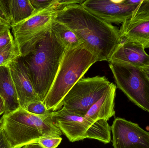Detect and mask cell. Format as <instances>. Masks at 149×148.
Masks as SVG:
<instances>
[{"label":"cell","instance_id":"obj_30","mask_svg":"<svg viewBox=\"0 0 149 148\" xmlns=\"http://www.w3.org/2000/svg\"></svg>","mask_w":149,"mask_h":148},{"label":"cell","instance_id":"obj_6","mask_svg":"<svg viewBox=\"0 0 149 148\" xmlns=\"http://www.w3.org/2000/svg\"><path fill=\"white\" fill-rule=\"evenodd\" d=\"M112 83L104 76L81 78L67 93L62 101V107L73 114L85 116Z\"/></svg>","mask_w":149,"mask_h":148},{"label":"cell","instance_id":"obj_28","mask_svg":"<svg viewBox=\"0 0 149 148\" xmlns=\"http://www.w3.org/2000/svg\"><path fill=\"white\" fill-rule=\"evenodd\" d=\"M5 110H6V109H5L4 102L0 96V115L2 114H4L5 112Z\"/></svg>","mask_w":149,"mask_h":148},{"label":"cell","instance_id":"obj_17","mask_svg":"<svg viewBox=\"0 0 149 148\" xmlns=\"http://www.w3.org/2000/svg\"><path fill=\"white\" fill-rule=\"evenodd\" d=\"M51 30L66 50L73 49L81 46L76 35L65 24L54 20Z\"/></svg>","mask_w":149,"mask_h":148},{"label":"cell","instance_id":"obj_22","mask_svg":"<svg viewBox=\"0 0 149 148\" xmlns=\"http://www.w3.org/2000/svg\"><path fill=\"white\" fill-rule=\"evenodd\" d=\"M62 138L58 136L44 137L36 143H38L45 148H56L62 142Z\"/></svg>","mask_w":149,"mask_h":148},{"label":"cell","instance_id":"obj_25","mask_svg":"<svg viewBox=\"0 0 149 148\" xmlns=\"http://www.w3.org/2000/svg\"><path fill=\"white\" fill-rule=\"evenodd\" d=\"M0 148H12L0 126Z\"/></svg>","mask_w":149,"mask_h":148},{"label":"cell","instance_id":"obj_16","mask_svg":"<svg viewBox=\"0 0 149 148\" xmlns=\"http://www.w3.org/2000/svg\"><path fill=\"white\" fill-rule=\"evenodd\" d=\"M11 27L28 19L35 13L30 0H7Z\"/></svg>","mask_w":149,"mask_h":148},{"label":"cell","instance_id":"obj_23","mask_svg":"<svg viewBox=\"0 0 149 148\" xmlns=\"http://www.w3.org/2000/svg\"><path fill=\"white\" fill-rule=\"evenodd\" d=\"M0 19L10 25V18L7 0H0Z\"/></svg>","mask_w":149,"mask_h":148},{"label":"cell","instance_id":"obj_12","mask_svg":"<svg viewBox=\"0 0 149 148\" xmlns=\"http://www.w3.org/2000/svg\"><path fill=\"white\" fill-rule=\"evenodd\" d=\"M111 62L130 64L142 69L149 65V55L141 43L124 40L116 48L109 62Z\"/></svg>","mask_w":149,"mask_h":148},{"label":"cell","instance_id":"obj_5","mask_svg":"<svg viewBox=\"0 0 149 148\" xmlns=\"http://www.w3.org/2000/svg\"><path fill=\"white\" fill-rule=\"evenodd\" d=\"M109 67L117 87L135 105L149 113V80L142 69L111 62Z\"/></svg>","mask_w":149,"mask_h":148},{"label":"cell","instance_id":"obj_19","mask_svg":"<svg viewBox=\"0 0 149 148\" xmlns=\"http://www.w3.org/2000/svg\"><path fill=\"white\" fill-rule=\"evenodd\" d=\"M22 56L20 49L14 41L0 50V67L9 66L12 61Z\"/></svg>","mask_w":149,"mask_h":148},{"label":"cell","instance_id":"obj_20","mask_svg":"<svg viewBox=\"0 0 149 148\" xmlns=\"http://www.w3.org/2000/svg\"><path fill=\"white\" fill-rule=\"evenodd\" d=\"M36 11L48 10L57 12L67 6L65 0H30Z\"/></svg>","mask_w":149,"mask_h":148},{"label":"cell","instance_id":"obj_15","mask_svg":"<svg viewBox=\"0 0 149 148\" xmlns=\"http://www.w3.org/2000/svg\"><path fill=\"white\" fill-rule=\"evenodd\" d=\"M0 96L5 105L4 114L21 108L9 66L0 67Z\"/></svg>","mask_w":149,"mask_h":148},{"label":"cell","instance_id":"obj_9","mask_svg":"<svg viewBox=\"0 0 149 148\" xmlns=\"http://www.w3.org/2000/svg\"><path fill=\"white\" fill-rule=\"evenodd\" d=\"M114 148H149V133L138 124L116 118L111 126Z\"/></svg>","mask_w":149,"mask_h":148},{"label":"cell","instance_id":"obj_21","mask_svg":"<svg viewBox=\"0 0 149 148\" xmlns=\"http://www.w3.org/2000/svg\"><path fill=\"white\" fill-rule=\"evenodd\" d=\"M25 110L31 114L42 117L50 116L52 113L47 109L43 102L41 101L31 103L27 105Z\"/></svg>","mask_w":149,"mask_h":148},{"label":"cell","instance_id":"obj_3","mask_svg":"<svg viewBox=\"0 0 149 148\" xmlns=\"http://www.w3.org/2000/svg\"><path fill=\"white\" fill-rule=\"evenodd\" d=\"M0 126L12 148H22L44 137H60L63 134L54 124L52 115L40 117L21 107L3 114L0 119Z\"/></svg>","mask_w":149,"mask_h":148},{"label":"cell","instance_id":"obj_13","mask_svg":"<svg viewBox=\"0 0 149 148\" xmlns=\"http://www.w3.org/2000/svg\"><path fill=\"white\" fill-rule=\"evenodd\" d=\"M119 30L121 41H135L149 48V13L129 18L122 23Z\"/></svg>","mask_w":149,"mask_h":148},{"label":"cell","instance_id":"obj_29","mask_svg":"<svg viewBox=\"0 0 149 148\" xmlns=\"http://www.w3.org/2000/svg\"><path fill=\"white\" fill-rule=\"evenodd\" d=\"M143 70L145 72L146 74L147 75V76H148V78L149 80V65H148L147 67H145L142 68Z\"/></svg>","mask_w":149,"mask_h":148},{"label":"cell","instance_id":"obj_8","mask_svg":"<svg viewBox=\"0 0 149 148\" xmlns=\"http://www.w3.org/2000/svg\"><path fill=\"white\" fill-rule=\"evenodd\" d=\"M81 5L109 23H123L132 16L137 4L132 0H87Z\"/></svg>","mask_w":149,"mask_h":148},{"label":"cell","instance_id":"obj_27","mask_svg":"<svg viewBox=\"0 0 149 148\" xmlns=\"http://www.w3.org/2000/svg\"><path fill=\"white\" fill-rule=\"evenodd\" d=\"M23 148H45L40 144L36 143H31L27 144L23 147Z\"/></svg>","mask_w":149,"mask_h":148},{"label":"cell","instance_id":"obj_18","mask_svg":"<svg viewBox=\"0 0 149 148\" xmlns=\"http://www.w3.org/2000/svg\"><path fill=\"white\" fill-rule=\"evenodd\" d=\"M111 127L107 121L98 120L95 122L87 131L85 139H95L105 144L109 143L111 140Z\"/></svg>","mask_w":149,"mask_h":148},{"label":"cell","instance_id":"obj_1","mask_svg":"<svg viewBox=\"0 0 149 148\" xmlns=\"http://www.w3.org/2000/svg\"><path fill=\"white\" fill-rule=\"evenodd\" d=\"M55 20L65 24L76 35L81 46L109 62L121 42L120 30L90 13L80 4L69 5L57 13Z\"/></svg>","mask_w":149,"mask_h":148},{"label":"cell","instance_id":"obj_26","mask_svg":"<svg viewBox=\"0 0 149 148\" xmlns=\"http://www.w3.org/2000/svg\"><path fill=\"white\" fill-rule=\"evenodd\" d=\"M10 28L11 26L9 24L6 23L0 19V35Z\"/></svg>","mask_w":149,"mask_h":148},{"label":"cell","instance_id":"obj_7","mask_svg":"<svg viewBox=\"0 0 149 148\" xmlns=\"http://www.w3.org/2000/svg\"><path fill=\"white\" fill-rule=\"evenodd\" d=\"M57 12L36 11L30 17L11 27L15 41L22 56L26 55L38 42L50 30Z\"/></svg>","mask_w":149,"mask_h":148},{"label":"cell","instance_id":"obj_24","mask_svg":"<svg viewBox=\"0 0 149 148\" xmlns=\"http://www.w3.org/2000/svg\"><path fill=\"white\" fill-rule=\"evenodd\" d=\"M14 41L15 39L10 29L7 30L0 35V50Z\"/></svg>","mask_w":149,"mask_h":148},{"label":"cell","instance_id":"obj_11","mask_svg":"<svg viewBox=\"0 0 149 148\" xmlns=\"http://www.w3.org/2000/svg\"><path fill=\"white\" fill-rule=\"evenodd\" d=\"M20 107L25 109L28 104L40 101L35 92L28 70L20 57L9 65Z\"/></svg>","mask_w":149,"mask_h":148},{"label":"cell","instance_id":"obj_4","mask_svg":"<svg viewBox=\"0 0 149 148\" xmlns=\"http://www.w3.org/2000/svg\"><path fill=\"white\" fill-rule=\"evenodd\" d=\"M97 61V57L82 46L66 50L53 84L43 102L47 109L52 112L61 109L67 93Z\"/></svg>","mask_w":149,"mask_h":148},{"label":"cell","instance_id":"obj_2","mask_svg":"<svg viewBox=\"0 0 149 148\" xmlns=\"http://www.w3.org/2000/svg\"><path fill=\"white\" fill-rule=\"evenodd\" d=\"M65 50L50 30L21 57L41 101H44L53 84Z\"/></svg>","mask_w":149,"mask_h":148},{"label":"cell","instance_id":"obj_14","mask_svg":"<svg viewBox=\"0 0 149 148\" xmlns=\"http://www.w3.org/2000/svg\"><path fill=\"white\" fill-rule=\"evenodd\" d=\"M116 89V85L112 83L102 97L90 108L85 116L95 122L100 120L107 121L114 116Z\"/></svg>","mask_w":149,"mask_h":148},{"label":"cell","instance_id":"obj_10","mask_svg":"<svg viewBox=\"0 0 149 148\" xmlns=\"http://www.w3.org/2000/svg\"><path fill=\"white\" fill-rule=\"evenodd\" d=\"M52 118L55 125L71 142L84 140L87 131L94 123L85 116L73 114L63 107L52 112Z\"/></svg>","mask_w":149,"mask_h":148}]
</instances>
